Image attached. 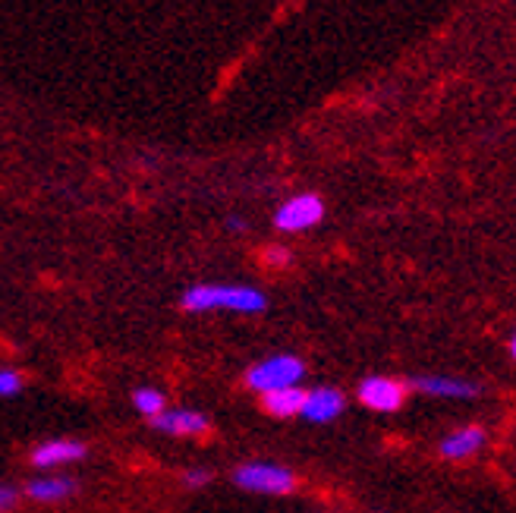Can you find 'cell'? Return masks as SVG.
Here are the masks:
<instances>
[{
    "mask_svg": "<svg viewBox=\"0 0 516 513\" xmlns=\"http://www.w3.org/2000/svg\"><path fill=\"white\" fill-rule=\"evenodd\" d=\"M180 306L186 312H240L258 315L268 309V296L249 284H192L183 290Z\"/></svg>",
    "mask_w": 516,
    "mask_h": 513,
    "instance_id": "obj_1",
    "label": "cell"
},
{
    "mask_svg": "<svg viewBox=\"0 0 516 513\" xmlns=\"http://www.w3.org/2000/svg\"><path fill=\"white\" fill-rule=\"evenodd\" d=\"M230 479L240 491H249V495H271V498L290 495V491H296V485H299L290 466L271 463V460H246L233 469Z\"/></svg>",
    "mask_w": 516,
    "mask_h": 513,
    "instance_id": "obj_2",
    "label": "cell"
},
{
    "mask_svg": "<svg viewBox=\"0 0 516 513\" xmlns=\"http://www.w3.org/2000/svg\"><path fill=\"white\" fill-rule=\"evenodd\" d=\"M306 378V362L293 353H274L258 359L255 366L246 372V388L252 394H271L284 388H299V381Z\"/></svg>",
    "mask_w": 516,
    "mask_h": 513,
    "instance_id": "obj_3",
    "label": "cell"
},
{
    "mask_svg": "<svg viewBox=\"0 0 516 513\" xmlns=\"http://www.w3.org/2000/svg\"><path fill=\"white\" fill-rule=\"evenodd\" d=\"M325 221V199L318 192H296L274 211V227L281 233H306Z\"/></svg>",
    "mask_w": 516,
    "mask_h": 513,
    "instance_id": "obj_4",
    "label": "cell"
},
{
    "mask_svg": "<svg viewBox=\"0 0 516 513\" xmlns=\"http://www.w3.org/2000/svg\"><path fill=\"white\" fill-rule=\"evenodd\" d=\"M406 384L391 378V375H369L359 381V403L372 413H397L400 406L406 403Z\"/></svg>",
    "mask_w": 516,
    "mask_h": 513,
    "instance_id": "obj_5",
    "label": "cell"
},
{
    "mask_svg": "<svg viewBox=\"0 0 516 513\" xmlns=\"http://www.w3.org/2000/svg\"><path fill=\"white\" fill-rule=\"evenodd\" d=\"M152 422V429L170 435V438H199L211 429V419L199 410H189V406H180V410H167L158 413L155 419H148Z\"/></svg>",
    "mask_w": 516,
    "mask_h": 513,
    "instance_id": "obj_6",
    "label": "cell"
},
{
    "mask_svg": "<svg viewBox=\"0 0 516 513\" xmlns=\"http://www.w3.org/2000/svg\"><path fill=\"white\" fill-rule=\"evenodd\" d=\"M89 457V447L85 441L76 438H51V441H41L32 447V466L38 469H57V466H67V463H79Z\"/></svg>",
    "mask_w": 516,
    "mask_h": 513,
    "instance_id": "obj_7",
    "label": "cell"
},
{
    "mask_svg": "<svg viewBox=\"0 0 516 513\" xmlns=\"http://www.w3.org/2000/svg\"><path fill=\"white\" fill-rule=\"evenodd\" d=\"M343 410H347V397H343L337 388L321 384V388L306 391V400H303V410H299V416H303L306 422H312V425H328V422L340 419Z\"/></svg>",
    "mask_w": 516,
    "mask_h": 513,
    "instance_id": "obj_8",
    "label": "cell"
},
{
    "mask_svg": "<svg viewBox=\"0 0 516 513\" xmlns=\"http://www.w3.org/2000/svg\"><path fill=\"white\" fill-rule=\"evenodd\" d=\"M413 388L419 394L438 397V400H472L479 397V384H472L466 378H454V375H422L413 381Z\"/></svg>",
    "mask_w": 516,
    "mask_h": 513,
    "instance_id": "obj_9",
    "label": "cell"
},
{
    "mask_svg": "<svg viewBox=\"0 0 516 513\" xmlns=\"http://www.w3.org/2000/svg\"><path fill=\"white\" fill-rule=\"evenodd\" d=\"M488 441V432L482 429V425H463V429L450 432L444 441H441V457L444 460H472Z\"/></svg>",
    "mask_w": 516,
    "mask_h": 513,
    "instance_id": "obj_10",
    "label": "cell"
},
{
    "mask_svg": "<svg viewBox=\"0 0 516 513\" xmlns=\"http://www.w3.org/2000/svg\"><path fill=\"white\" fill-rule=\"evenodd\" d=\"M76 491H79V482H76L73 476H57V473L41 476V479H32V482L26 485V495H29L32 501H38V504L67 501V498L76 495Z\"/></svg>",
    "mask_w": 516,
    "mask_h": 513,
    "instance_id": "obj_11",
    "label": "cell"
},
{
    "mask_svg": "<svg viewBox=\"0 0 516 513\" xmlns=\"http://www.w3.org/2000/svg\"><path fill=\"white\" fill-rule=\"evenodd\" d=\"M303 400H306L303 388H284V391L265 394L262 406H265V413L274 419H293V416H299V410H303Z\"/></svg>",
    "mask_w": 516,
    "mask_h": 513,
    "instance_id": "obj_12",
    "label": "cell"
},
{
    "mask_svg": "<svg viewBox=\"0 0 516 513\" xmlns=\"http://www.w3.org/2000/svg\"><path fill=\"white\" fill-rule=\"evenodd\" d=\"M133 406H136V413H142L145 419H155L158 413L167 410V400L158 388H136L133 391Z\"/></svg>",
    "mask_w": 516,
    "mask_h": 513,
    "instance_id": "obj_13",
    "label": "cell"
},
{
    "mask_svg": "<svg viewBox=\"0 0 516 513\" xmlns=\"http://www.w3.org/2000/svg\"><path fill=\"white\" fill-rule=\"evenodd\" d=\"M23 388H26L23 372H16L10 366L0 369V397H19V394H23Z\"/></svg>",
    "mask_w": 516,
    "mask_h": 513,
    "instance_id": "obj_14",
    "label": "cell"
},
{
    "mask_svg": "<svg viewBox=\"0 0 516 513\" xmlns=\"http://www.w3.org/2000/svg\"><path fill=\"white\" fill-rule=\"evenodd\" d=\"M19 498H23V491H19L16 485L0 482V513H10L19 504Z\"/></svg>",
    "mask_w": 516,
    "mask_h": 513,
    "instance_id": "obj_15",
    "label": "cell"
},
{
    "mask_svg": "<svg viewBox=\"0 0 516 513\" xmlns=\"http://www.w3.org/2000/svg\"><path fill=\"white\" fill-rule=\"evenodd\" d=\"M208 482H211L208 469H186V473H183V485L186 488H205Z\"/></svg>",
    "mask_w": 516,
    "mask_h": 513,
    "instance_id": "obj_16",
    "label": "cell"
},
{
    "mask_svg": "<svg viewBox=\"0 0 516 513\" xmlns=\"http://www.w3.org/2000/svg\"><path fill=\"white\" fill-rule=\"evenodd\" d=\"M265 262H268L271 268H284V265L290 262V252L281 249V246H268V249H265Z\"/></svg>",
    "mask_w": 516,
    "mask_h": 513,
    "instance_id": "obj_17",
    "label": "cell"
},
{
    "mask_svg": "<svg viewBox=\"0 0 516 513\" xmlns=\"http://www.w3.org/2000/svg\"><path fill=\"white\" fill-rule=\"evenodd\" d=\"M227 227H230L233 233H246V230H249V224H246L243 218H227Z\"/></svg>",
    "mask_w": 516,
    "mask_h": 513,
    "instance_id": "obj_18",
    "label": "cell"
},
{
    "mask_svg": "<svg viewBox=\"0 0 516 513\" xmlns=\"http://www.w3.org/2000/svg\"><path fill=\"white\" fill-rule=\"evenodd\" d=\"M510 356L516 359V334H513V340H510Z\"/></svg>",
    "mask_w": 516,
    "mask_h": 513,
    "instance_id": "obj_19",
    "label": "cell"
}]
</instances>
